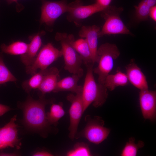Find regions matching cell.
<instances>
[{"label": "cell", "mask_w": 156, "mask_h": 156, "mask_svg": "<svg viewBox=\"0 0 156 156\" xmlns=\"http://www.w3.org/2000/svg\"><path fill=\"white\" fill-rule=\"evenodd\" d=\"M50 101L45 99L43 96L38 100L29 96L24 102L20 103L23 112V121L27 127L40 132L49 128L50 125L47 120L45 107Z\"/></svg>", "instance_id": "6da1fadb"}, {"label": "cell", "mask_w": 156, "mask_h": 156, "mask_svg": "<svg viewBox=\"0 0 156 156\" xmlns=\"http://www.w3.org/2000/svg\"><path fill=\"white\" fill-rule=\"evenodd\" d=\"M93 64L87 66L86 74L82 87V98L83 112L92 103L95 107L101 106L107 98V89L105 84L96 83L93 72Z\"/></svg>", "instance_id": "7a4b0ae2"}, {"label": "cell", "mask_w": 156, "mask_h": 156, "mask_svg": "<svg viewBox=\"0 0 156 156\" xmlns=\"http://www.w3.org/2000/svg\"><path fill=\"white\" fill-rule=\"evenodd\" d=\"M55 39L61 46V51L64 62V69L69 73L78 75L81 77L83 70L81 67L82 59L72 45L75 40L73 35L64 33L57 32Z\"/></svg>", "instance_id": "3957f363"}, {"label": "cell", "mask_w": 156, "mask_h": 156, "mask_svg": "<svg viewBox=\"0 0 156 156\" xmlns=\"http://www.w3.org/2000/svg\"><path fill=\"white\" fill-rule=\"evenodd\" d=\"M98 65L93 69V73L98 76V83L104 84L106 77L112 69L114 61L119 56L120 52L114 44L105 43L97 50Z\"/></svg>", "instance_id": "277c9868"}, {"label": "cell", "mask_w": 156, "mask_h": 156, "mask_svg": "<svg viewBox=\"0 0 156 156\" xmlns=\"http://www.w3.org/2000/svg\"><path fill=\"white\" fill-rule=\"evenodd\" d=\"M122 7L109 5L102 11L101 16L105 23L99 34V38L106 35L124 34L132 35L121 19Z\"/></svg>", "instance_id": "5b68a950"}, {"label": "cell", "mask_w": 156, "mask_h": 156, "mask_svg": "<svg viewBox=\"0 0 156 156\" xmlns=\"http://www.w3.org/2000/svg\"><path fill=\"white\" fill-rule=\"evenodd\" d=\"M87 121L85 128L78 133H77L75 138H84L90 142L98 144L105 140L108 136L110 130L104 126V122L99 116L93 118L87 116Z\"/></svg>", "instance_id": "8992f818"}, {"label": "cell", "mask_w": 156, "mask_h": 156, "mask_svg": "<svg viewBox=\"0 0 156 156\" xmlns=\"http://www.w3.org/2000/svg\"><path fill=\"white\" fill-rule=\"evenodd\" d=\"M62 56L61 50L55 48L51 43H48L42 48L33 63L26 66V73L33 75L38 69L45 70Z\"/></svg>", "instance_id": "52a82bcc"}, {"label": "cell", "mask_w": 156, "mask_h": 156, "mask_svg": "<svg viewBox=\"0 0 156 156\" xmlns=\"http://www.w3.org/2000/svg\"><path fill=\"white\" fill-rule=\"evenodd\" d=\"M42 1L40 20L41 24L45 23L49 26L52 25L59 17L64 13L68 12L69 10L67 0Z\"/></svg>", "instance_id": "ba28073f"}, {"label": "cell", "mask_w": 156, "mask_h": 156, "mask_svg": "<svg viewBox=\"0 0 156 156\" xmlns=\"http://www.w3.org/2000/svg\"><path fill=\"white\" fill-rule=\"evenodd\" d=\"M82 92L69 94L67 99L71 103L69 112L70 123L68 130L69 137L73 140L77 133L78 126L81 117L83 113V104L82 98Z\"/></svg>", "instance_id": "9c48e42d"}, {"label": "cell", "mask_w": 156, "mask_h": 156, "mask_svg": "<svg viewBox=\"0 0 156 156\" xmlns=\"http://www.w3.org/2000/svg\"><path fill=\"white\" fill-rule=\"evenodd\" d=\"M68 4L69 10L68 12L67 19L78 25L80 21L105 9L95 3L89 5H83L80 0H76Z\"/></svg>", "instance_id": "30bf717a"}, {"label": "cell", "mask_w": 156, "mask_h": 156, "mask_svg": "<svg viewBox=\"0 0 156 156\" xmlns=\"http://www.w3.org/2000/svg\"><path fill=\"white\" fill-rule=\"evenodd\" d=\"M14 115L3 127H0V150L9 147L19 149L21 145L18 136V126Z\"/></svg>", "instance_id": "8fae6325"}, {"label": "cell", "mask_w": 156, "mask_h": 156, "mask_svg": "<svg viewBox=\"0 0 156 156\" xmlns=\"http://www.w3.org/2000/svg\"><path fill=\"white\" fill-rule=\"evenodd\" d=\"M140 106L143 118L151 121L156 116V92L148 89L140 90Z\"/></svg>", "instance_id": "7c38bea8"}, {"label": "cell", "mask_w": 156, "mask_h": 156, "mask_svg": "<svg viewBox=\"0 0 156 156\" xmlns=\"http://www.w3.org/2000/svg\"><path fill=\"white\" fill-rule=\"evenodd\" d=\"M100 30V27L96 25L83 26L79 32L81 38L86 40L90 48L94 64L98 61V39Z\"/></svg>", "instance_id": "4fadbf2b"}, {"label": "cell", "mask_w": 156, "mask_h": 156, "mask_svg": "<svg viewBox=\"0 0 156 156\" xmlns=\"http://www.w3.org/2000/svg\"><path fill=\"white\" fill-rule=\"evenodd\" d=\"M126 75L129 81L140 90L148 89L146 77L133 60L125 67Z\"/></svg>", "instance_id": "5bb4252c"}, {"label": "cell", "mask_w": 156, "mask_h": 156, "mask_svg": "<svg viewBox=\"0 0 156 156\" xmlns=\"http://www.w3.org/2000/svg\"><path fill=\"white\" fill-rule=\"evenodd\" d=\"M60 78V73L55 67L46 69L42 82L38 90L42 95L54 92Z\"/></svg>", "instance_id": "9a60e30c"}, {"label": "cell", "mask_w": 156, "mask_h": 156, "mask_svg": "<svg viewBox=\"0 0 156 156\" xmlns=\"http://www.w3.org/2000/svg\"><path fill=\"white\" fill-rule=\"evenodd\" d=\"M43 34V32H41L33 37L28 44L27 52L21 55V60L26 66L30 65L36 58L42 44L41 34Z\"/></svg>", "instance_id": "2e32d148"}, {"label": "cell", "mask_w": 156, "mask_h": 156, "mask_svg": "<svg viewBox=\"0 0 156 156\" xmlns=\"http://www.w3.org/2000/svg\"><path fill=\"white\" fill-rule=\"evenodd\" d=\"M81 77L76 74H73L60 80L54 92L62 91H69L75 94L82 92V86L79 85L78 81Z\"/></svg>", "instance_id": "e0dca14e"}, {"label": "cell", "mask_w": 156, "mask_h": 156, "mask_svg": "<svg viewBox=\"0 0 156 156\" xmlns=\"http://www.w3.org/2000/svg\"><path fill=\"white\" fill-rule=\"evenodd\" d=\"M72 45L86 66L94 65L91 51L85 39L82 38L76 40H75L72 42Z\"/></svg>", "instance_id": "ac0fdd59"}, {"label": "cell", "mask_w": 156, "mask_h": 156, "mask_svg": "<svg viewBox=\"0 0 156 156\" xmlns=\"http://www.w3.org/2000/svg\"><path fill=\"white\" fill-rule=\"evenodd\" d=\"M129 82L126 73L118 71L114 74L107 75L105 79L104 84L107 90L112 91L118 86L127 85Z\"/></svg>", "instance_id": "d6986e66"}, {"label": "cell", "mask_w": 156, "mask_h": 156, "mask_svg": "<svg viewBox=\"0 0 156 156\" xmlns=\"http://www.w3.org/2000/svg\"><path fill=\"white\" fill-rule=\"evenodd\" d=\"M28 44L23 42L18 41L7 45L3 44L1 46L2 51L12 55H23L27 52Z\"/></svg>", "instance_id": "ffe728a7"}, {"label": "cell", "mask_w": 156, "mask_h": 156, "mask_svg": "<svg viewBox=\"0 0 156 156\" xmlns=\"http://www.w3.org/2000/svg\"><path fill=\"white\" fill-rule=\"evenodd\" d=\"M46 69L40 70L33 75L30 79L24 81L22 85L23 89L28 93L32 89H38L42 82Z\"/></svg>", "instance_id": "44dd1931"}, {"label": "cell", "mask_w": 156, "mask_h": 156, "mask_svg": "<svg viewBox=\"0 0 156 156\" xmlns=\"http://www.w3.org/2000/svg\"><path fill=\"white\" fill-rule=\"evenodd\" d=\"M65 114V112L61 103L52 104L49 112L46 114L48 123L50 125H56L58 120Z\"/></svg>", "instance_id": "7402d4cb"}, {"label": "cell", "mask_w": 156, "mask_h": 156, "mask_svg": "<svg viewBox=\"0 0 156 156\" xmlns=\"http://www.w3.org/2000/svg\"><path fill=\"white\" fill-rule=\"evenodd\" d=\"M135 139L131 137L126 144L122 150L120 155L121 156H135L137 155L138 150L143 147L144 145V142L141 140L139 141L136 144Z\"/></svg>", "instance_id": "603a6c76"}, {"label": "cell", "mask_w": 156, "mask_h": 156, "mask_svg": "<svg viewBox=\"0 0 156 156\" xmlns=\"http://www.w3.org/2000/svg\"><path fill=\"white\" fill-rule=\"evenodd\" d=\"M68 156H90L92 154L88 145L83 142L76 144L73 148L66 154Z\"/></svg>", "instance_id": "cb8c5ba5"}, {"label": "cell", "mask_w": 156, "mask_h": 156, "mask_svg": "<svg viewBox=\"0 0 156 156\" xmlns=\"http://www.w3.org/2000/svg\"><path fill=\"white\" fill-rule=\"evenodd\" d=\"M134 7L135 16L138 21H144L148 19L150 7L144 0H142L138 5Z\"/></svg>", "instance_id": "d4e9b609"}, {"label": "cell", "mask_w": 156, "mask_h": 156, "mask_svg": "<svg viewBox=\"0 0 156 156\" xmlns=\"http://www.w3.org/2000/svg\"><path fill=\"white\" fill-rule=\"evenodd\" d=\"M16 81L17 79L7 67L0 56V84Z\"/></svg>", "instance_id": "484cf974"}, {"label": "cell", "mask_w": 156, "mask_h": 156, "mask_svg": "<svg viewBox=\"0 0 156 156\" xmlns=\"http://www.w3.org/2000/svg\"><path fill=\"white\" fill-rule=\"evenodd\" d=\"M95 3L101 7L105 9L110 5L112 0H94Z\"/></svg>", "instance_id": "4316f807"}, {"label": "cell", "mask_w": 156, "mask_h": 156, "mask_svg": "<svg viewBox=\"0 0 156 156\" xmlns=\"http://www.w3.org/2000/svg\"><path fill=\"white\" fill-rule=\"evenodd\" d=\"M148 16L155 22H156V5L150 8Z\"/></svg>", "instance_id": "83f0119b"}, {"label": "cell", "mask_w": 156, "mask_h": 156, "mask_svg": "<svg viewBox=\"0 0 156 156\" xmlns=\"http://www.w3.org/2000/svg\"><path fill=\"white\" fill-rule=\"evenodd\" d=\"M10 110L11 108L8 106L0 104V116L3 115Z\"/></svg>", "instance_id": "f1b7e54d"}, {"label": "cell", "mask_w": 156, "mask_h": 156, "mask_svg": "<svg viewBox=\"0 0 156 156\" xmlns=\"http://www.w3.org/2000/svg\"><path fill=\"white\" fill-rule=\"evenodd\" d=\"M53 155L46 151H40L37 152L33 155L34 156H51Z\"/></svg>", "instance_id": "f546056e"}, {"label": "cell", "mask_w": 156, "mask_h": 156, "mask_svg": "<svg viewBox=\"0 0 156 156\" xmlns=\"http://www.w3.org/2000/svg\"><path fill=\"white\" fill-rule=\"evenodd\" d=\"M151 8L156 5V0H144Z\"/></svg>", "instance_id": "4dcf8cb0"}, {"label": "cell", "mask_w": 156, "mask_h": 156, "mask_svg": "<svg viewBox=\"0 0 156 156\" xmlns=\"http://www.w3.org/2000/svg\"><path fill=\"white\" fill-rule=\"evenodd\" d=\"M11 1L15 2L16 3V8L18 11H20L23 8V6L18 2V0H10Z\"/></svg>", "instance_id": "1f68e13d"}, {"label": "cell", "mask_w": 156, "mask_h": 156, "mask_svg": "<svg viewBox=\"0 0 156 156\" xmlns=\"http://www.w3.org/2000/svg\"><path fill=\"white\" fill-rule=\"evenodd\" d=\"M16 155H17V154L14 153H0V156H13Z\"/></svg>", "instance_id": "d6a6232c"}, {"label": "cell", "mask_w": 156, "mask_h": 156, "mask_svg": "<svg viewBox=\"0 0 156 156\" xmlns=\"http://www.w3.org/2000/svg\"></svg>", "instance_id": "836d02e7"}]
</instances>
